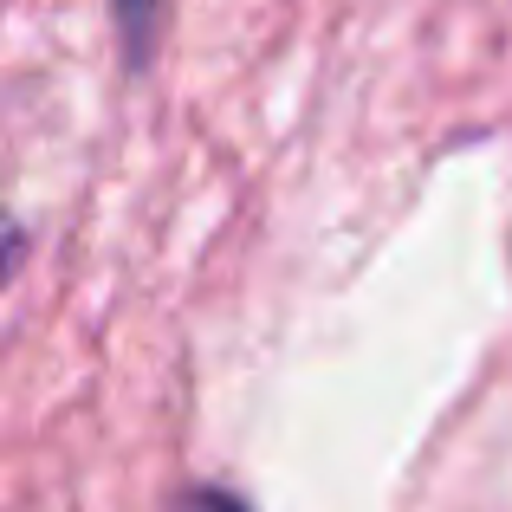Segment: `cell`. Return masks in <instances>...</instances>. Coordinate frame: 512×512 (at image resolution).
Wrapping results in <instances>:
<instances>
[{
  "mask_svg": "<svg viewBox=\"0 0 512 512\" xmlns=\"http://www.w3.org/2000/svg\"><path fill=\"white\" fill-rule=\"evenodd\" d=\"M182 512H240L234 500H221V493H195V500H188Z\"/></svg>",
  "mask_w": 512,
  "mask_h": 512,
  "instance_id": "1",
  "label": "cell"
}]
</instances>
